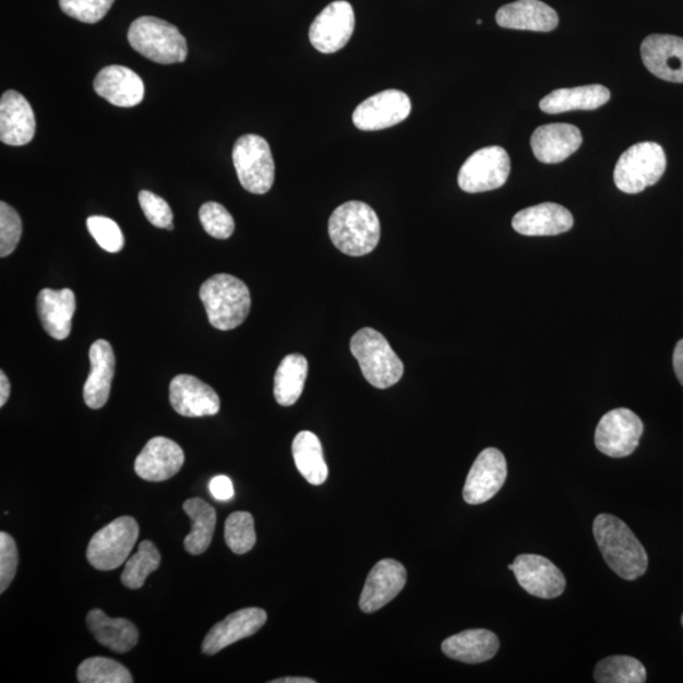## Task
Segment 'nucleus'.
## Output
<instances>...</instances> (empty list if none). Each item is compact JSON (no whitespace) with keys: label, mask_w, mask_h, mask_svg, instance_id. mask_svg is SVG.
Returning <instances> with one entry per match:
<instances>
[{"label":"nucleus","mask_w":683,"mask_h":683,"mask_svg":"<svg viewBox=\"0 0 683 683\" xmlns=\"http://www.w3.org/2000/svg\"><path fill=\"white\" fill-rule=\"evenodd\" d=\"M594 537L603 561L626 582L646 574L648 554L632 529L618 516L600 514L594 520Z\"/></svg>","instance_id":"f257e3e1"},{"label":"nucleus","mask_w":683,"mask_h":683,"mask_svg":"<svg viewBox=\"0 0 683 683\" xmlns=\"http://www.w3.org/2000/svg\"><path fill=\"white\" fill-rule=\"evenodd\" d=\"M331 241L345 255H369L380 241L378 214L363 202H347L333 212L328 221Z\"/></svg>","instance_id":"f03ea898"},{"label":"nucleus","mask_w":683,"mask_h":683,"mask_svg":"<svg viewBox=\"0 0 683 683\" xmlns=\"http://www.w3.org/2000/svg\"><path fill=\"white\" fill-rule=\"evenodd\" d=\"M201 300L214 328L230 331L245 321L251 309V293L242 280L217 274L203 283Z\"/></svg>","instance_id":"7ed1b4c3"},{"label":"nucleus","mask_w":683,"mask_h":683,"mask_svg":"<svg viewBox=\"0 0 683 683\" xmlns=\"http://www.w3.org/2000/svg\"><path fill=\"white\" fill-rule=\"evenodd\" d=\"M349 347L359 361L363 378L372 386L387 388L399 383L404 375V363L380 332L363 328L356 333Z\"/></svg>","instance_id":"20e7f679"},{"label":"nucleus","mask_w":683,"mask_h":683,"mask_svg":"<svg viewBox=\"0 0 683 683\" xmlns=\"http://www.w3.org/2000/svg\"><path fill=\"white\" fill-rule=\"evenodd\" d=\"M129 41L142 57L170 65L184 62L188 58V44L180 31L156 17H141L134 21L129 31Z\"/></svg>","instance_id":"39448f33"},{"label":"nucleus","mask_w":683,"mask_h":683,"mask_svg":"<svg viewBox=\"0 0 683 683\" xmlns=\"http://www.w3.org/2000/svg\"><path fill=\"white\" fill-rule=\"evenodd\" d=\"M666 166L661 146L655 142L637 143L619 158L614 170L615 185L626 194L642 193L661 180Z\"/></svg>","instance_id":"423d86ee"},{"label":"nucleus","mask_w":683,"mask_h":683,"mask_svg":"<svg viewBox=\"0 0 683 683\" xmlns=\"http://www.w3.org/2000/svg\"><path fill=\"white\" fill-rule=\"evenodd\" d=\"M238 180L252 194H266L275 181V163L265 139L244 134L235 143L232 153Z\"/></svg>","instance_id":"0eeeda50"},{"label":"nucleus","mask_w":683,"mask_h":683,"mask_svg":"<svg viewBox=\"0 0 683 683\" xmlns=\"http://www.w3.org/2000/svg\"><path fill=\"white\" fill-rule=\"evenodd\" d=\"M140 528L131 516H121L101 528L87 546L86 559L95 570L121 567L136 546Z\"/></svg>","instance_id":"6e6552de"},{"label":"nucleus","mask_w":683,"mask_h":683,"mask_svg":"<svg viewBox=\"0 0 683 683\" xmlns=\"http://www.w3.org/2000/svg\"><path fill=\"white\" fill-rule=\"evenodd\" d=\"M511 173V158L503 147L476 151L458 172V185L466 193H483L502 188Z\"/></svg>","instance_id":"1a4fd4ad"},{"label":"nucleus","mask_w":683,"mask_h":683,"mask_svg":"<svg viewBox=\"0 0 683 683\" xmlns=\"http://www.w3.org/2000/svg\"><path fill=\"white\" fill-rule=\"evenodd\" d=\"M645 426L630 409L607 412L595 431V444L601 454L613 458L631 456L637 450Z\"/></svg>","instance_id":"9d476101"},{"label":"nucleus","mask_w":683,"mask_h":683,"mask_svg":"<svg viewBox=\"0 0 683 683\" xmlns=\"http://www.w3.org/2000/svg\"><path fill=\"white\" fill-rule=\"evenodd\" d=\"M355 31V12L351 4L338 0L324 8L309 29V39L322 53H335L348 44Z\"/></svg>","instance_id":"9b49d317"},{"label":"nucleus","mask_w":683,"mask_h":683,"mask_svg":"<svg viewBox=\"0 0 683 683\" xmlns=\"http://www.w3.org/2000/svg\"><path fill=\"white\" fill-rule=\"evenodd\" d=\"M411 112V101L402 91L388 89L361 103L354 112V124L361 131H381L402 123Z\"/></svg>","instance_id":"f8f14e48"},{"label":"nucleus","mask_w":683,"mask_h":683,"mask_svg":"<svg viewBox=\"0 0 683 683\" xmlns=\"http://www.w3.org/2000/svg\"><path fill=\"white\" fill-rule=\"evenodd\" d=\"M519 585L531 597L555 599L566 590V577L554 563L542 555L520 554L513 563Z\"/></svg>","instance_id":"ddd939ff"},{"label":"nucleus","mask_w":683,"mask_h":683,"mask_svg":"<svg viewBox=\"0 0 683 683\" xmlns=\"http://www.w3.org/2000/svg\"><path fill=\"white\" fill-rule=\"evenodd\" d=\"M507 476L505 456L498 448H487L476 458L464 488L467 504L480 505L494 498Z\"/></svg>","instance_id":"4468645a"},{"label":"nucleus","mask_w":683,"mask_h":683,"mask_svg":"<svg viewBox=\"0 0 683 683\" xmlns=\"http://www.w3.org/2000/svg\"><path fill=\"white\" fill-rule=\"evenodd\" d=\"M407 570L400 562L386 559L376 563L369 574L360 598L363 613H375L393 601L407 584Z\"/></svg>","instance_id":"2eb2a0df"},{"label":"nucleus","mask_w":683,"mask_h":683,"mask_svg":"<svg viewBox=\"0 0 683 683\" xmlns=\"http://www.w3.org/2000/svg\"><path fill=\"white\" fill-rule=\"evenodd\" d=\"M185 463L184 451L177 442L156 436L147 442L134 463V471L142 480L163 482L173 478Z\"/></svg>","instance_id":"dca6fc26"},{"label":"nucleus","mask_w":683,"mask_h":683,"mask_svg":"<svg viewBox=\"0 0 683 683\" xmlns=\"http://www.w3.org/2000/svg\"><path fill=\"white\" fill-rule=\"evenodd\" d=\"M170 403L178 415L188 418L216 416L220 409L218 394L192 375H178L171 381Z\"/></svg>","instance_id":"f3484780"},{"label":"nucleus","mask_w":683,"mask_h":683,"mask_svg":"<svg viewBox=\"0 0 683 683\" xmlns=\"http://www.w3.org/2000/svg\"><path fill=\"white\" fill-rule=\"evenodd\" d=\"M267 621V613L260 608H245L228 615L225 621L214 625L204 638L202 650L206 656H214L238 640L256 634Z\"/></svg>","instance_id":"a211bd4d"},{"label":"nucleus","mask_w":683,"mask_h":683,"mask_svg":"<svg viewBox=\"0 0 683 683\" xmlns=\"http://www.w3.org/2000/svg\"><path fill=\"white\" fill-rule=\"evenodd\" d=\"M646 68L666 82L683 83V38L650 35L640 47Z\"/></svg>","instance_id":"6ab92c4d"},{"label":"nucleus","mask_w":683,"mask_h":683,"mask_svg":"<svg viewBox=\"0 0 683 683\" xmlns=\"http://www.w3.org/2000/svg\"><path fill=\"white\" fill-rule=\"evenodd\" d=\"M36 117L28 100L8 91L0 100V140L8 146H25L34 140Z\"/></svg>","instance_id":"aec40b11"},{"label":"nucleus","mask_w":683,"mask_h":683,"mask_svg":"<svg viewBox=\"0 0 683 683\" xmlns=\"http://www.w3.org/2000/svg\"><path fill=\"white\" fill-rule=\"evenodd\" d=\"M94 91L116 107L132 108L145 98V84L133 70L112 65L99 71Z\"/></svg>","instance_id":"412c9836"},{"label":"nucleus","mask_w":683,"mask_h":683,"mask_svg":"<svg viewBox=\"0 0 683 683\" xmlns=\"http://www.w3.org/2000/svg\"><path fill=\"white\" fill-rule=\"evenodd\" d=\"M583 134L576 125L547 124L539 127L531 136L535 156L543 164H560L582 146Z\"/></svg>","instance_id":"4be33fe9"},{"label":"nucleus","mask_w":683,"mask_h":683,"mask_svg":"<svg viewBox=\"0 0 683 683\" xmlns=\"http://www.w3.org/2000/svg\"><path fill=\"white\" fill-rule=\"evenodd\" d=\"M512 225L523 236H558L568 232L574 226V217L565 206L543 203L516 213Z\"/></svg>","instance_id":"5701e85b"},{"label":"nucleus","mask_w":683,"mask_h":683,"mask_svg":"<svg viewBox=\"0 0 683 683\" xmlns=\"http://www.w3.org/2000/svg\"><path fill=\"white\" fill-rule=\"evenodd\" d=\"M89 360L91 373L84 385V402L91 409H100L109 399L116 371V357L109 342H94Z\"/></svg>","instance_id":"b1692460"},{"label":"nucleus","mask_w":683,"mask_h":683,"mask_svg":"<svg viewBox=\"0 0 683 683\" xmlns=\"http://www.w3.org/2000/svg\"><path fill=\"white\" fill-rule=\"evenodd\" d=\"M76 299L73 290L44 289L37 298V313L47 335L63 340L70 336Z\"/></svg>","instance_id":"393cba45"},{"label":"nucleus","mask_w":683,"mask_h":683,"mask_svg":"<svg viewBox=\"0 0 683 683\" xmlns=\"http://www.w3.org/2000/svg\"><path fill=\"white\" fill-rule=\"evenodd\" d=\"M496 22L503 28L551 32L559 26V14L539 0H518L500 8Z\"/></svg>","instance_id":"a878e982"},{"label":"nucleus","mask_w":683,"mask_h":683,"mask_svg":"<svg viewBox=\"0 0 683 683\" xmlns=\"http://www.w3.org/2000/svg\"><path fill=\"white\" fill-rule=\"evenodd\" d=\"M500 647L495 633L487 630H470L447 638L442 643L443 654L455 661L478 664L490 661Z\"/></svg>","instance_id":"bb28decb"},{"label":"nucleus","mask_w":683,"mask_h":683,"mask_svg":"<svg viewBox=\"0 0 683 683\" xmlns=\"http://www.w3.org/2000/svg\"><path fill=\"white\" fill-rule=\"evenodd\" d=\"M86 624L94 638L116 654L130 652L137 646L139 630L127 619L109 618L105 611L94 609L87 614Z\"/></svg>","instance_id":"cd10ccee"},{"label":"nucleus","mask_w":683,"mask_h":683,"mask_svg":"<svg viewBox=\"0 0 683 683\" xmlns=\"http://www.w3.org/2000/svg\"><path fill=\"white\" fill-rule=\"evenodd\" d=\"M610 92L602 85H587L574 89H559L539 103V107L547 115H560L571 110H594L607 105Z\"/></svg>","instance_id":"c85d7f7f"},{"label":"nucleus","mask_w":683,"mask_h":683,"mask_svg":"<svg viewBox=\"0 0 683 683\" xmlns=\"http://www.w3.org/2000/svg\"><path fill=\"white\" fill-rule=\"evenodd\" d=\"M292 457L298 471L315 487L324 483L328 478V466L323 456L322 443L317 436L309 431L297 434L292 442Z\"/></svg>","instance_id":"c756f323"},{"label":"nucleus","mask_w":683,"mask_h":683,"mask_svg":"<svg viewBox=\"0 0 683 683\" xmlns=\"http://www.w3.org/2000/svg\"><path fill=\"white\" fill-rule=\"evenodd\" d=\"M184 512L192 520V530L185 538L184 547L188 553L197 555L208 550L214 530H216L217 513L203 499H189L184 503Z\"/></svg>","instance_id":"7c9ffc66"},{"label":"nucleus","mask_w":683,"mask_h":683,"mask_svg":"<svg viewBox=\"0 0 683 683\" xmlns=\"http://www.w3.org/2000/svg\"><path fill=\"white\" fill-rule=\"evenodd\" d=\"M308 376V361L303 355L291 354L286 356L275 373L274 394L277 403L283 407H291L301 394Z\"/></svg>","instance_id":"2f4dec72"},{"label":"nucleus","mask_w":683,"mask_h":683,"mask_svg":"<svg viewBox=\"0 0 683 683\" xmlns=\"http://www.w3.org/2000/svg\"><path fill=\"white\" fill-rule=\"evenodd\" d=\"M594 679L599 683H643L647 680V671L637 658L611 656L595 667Z\"/></svg>","instance_id":"473e14b6"},{"label":"nucleus","mask_w":683,"mask_h":683,"mask_svg":"<svg viewBox=\"0 0 683 683\" xmlns=\"http://www.w3.org/2000/svg\"><path fill=\"white\" fill-rule=\"evenodd\" d=\"M160 563L161 555L156 546L149 541L142 542L137 553L125 563L121 577L122 584L127 589H141L147 577L160 567Z\"/></svg>","instance_id":"72a5a7b5"},{"label":"nucleus","mask_w":683,"mask_h":683,"mask_svg":"<svg viewBox=\"0 0 683 683\" xmlns=\"http://www.w3.org/2000/svg\"><path fill=\"white\" fill-rule=\"evenodd\" d=\"M81 683H132L133 678L125 667L105 657L87 658L77 669Z\"/></svg>","instance_id":"f704fd0d"},{"label":"nucleus","mask_w":683,"mask_h":683,"mask_svg":"<svg viewBox=\"0 0 683 683\" xmlns=\"http://www.w3.org/2000/svg\"><path fill=\"white\" fill-rule=\"evenodd\" d=\"M225 538L229 550L236 554H244L256 544L255 522L245 512L230 514L226 520Z\"/></svg>","instance_id":"c9c22d12"},{"label":"nucleus","mask_w":683,"mask_h":683,"mask_svg":"<svg viewBox=\"0 0 683 683\" xmlns=\"http://www.w3.org/2000/svg\"><path fill=\"white\" fill-rule=\"evenodd\" d=\"M201 224L206 233L218 240H227L235 232V220L224 205L208 202L200 211Z\"/></svg>","instance_id":"e433bc0d"},{"label":"nucleus","mask_w":683,"mask_h":683,"mask_svg":"<svg viewBox=\"0 0 683 683\" xmlns=\"http://www.w3.org/2000/svg\"><path fill=\"white\" fill-rule=\"evenodd\" d=\"M59 3L69 17L94 25L106 17L115 0H59Z\"/></svg>","instance_id":"4c0bfd02"},{"label":"nucleus","mask_w":683,"mask_h":683,"mask_svg":"<svg viewBox=\"0 0 683 683\" xmlns=\"http://www.w3.org/2000/svg\"><path fill=\"white\" fill-rule=\"evenodd\" d=\"M87 229L103 250L117 253L124 248V236L115 220L94 216L86 220Z\"/></svg>","instance_id":"58836bf2"},{"label":"nucleus","mask_w":683,"mask_h":683,"mask_svg":"<svg viewBox=\"0 0 683 683\" xmlns=\"http://www.w3.org/2000/svg\"><path fill=\"white\" fill-rule=\"evenodd\" d=\"M22 230V219L17 211L5 202L0 203V256H10L17 249Z\"/></svg>","instance_id":"ea45409f"},{"label":"nucleus","mask_w":683,"mask_h":683,"mask_svg":"<svg viewBox=\"0 0 683 683\" xmlns=\"http://www.w3.org/2000/svg\"><path fill=\"white\" fill-rule=\"evenodd\" d=\"M139 201L151 225L157 228L173 229L172 211L170 205L166 203L163 197L148 192V190H142L139 194Z\"/></svg>","instance_id":"a19ab883"},{"label":"nucleus","mask_w":683,"mask_h":683,"mask_svg":"<svg viewBox=\"0 0 683 683\" xmlns=\"http://www.w3.org/2000/svg\"><path fill=\"white\" fill-rule=\"evenodd\" d=\"M19 567V550L14 539L2 531L0 534V592H5L13 583Z\"/></svg>","instance_id":"79ce46f5"},{"label":"nucleus","mask_w":683,"mask_h":683,"mask_svg":"<svg viewBox=\"0 0 683 683\" xmlns=\"http://www.w3.org/2000/svg\"><path fill=\"white\" fill-rule=\"evenodd\" d=\"M209 491L213 498L220 500V502H228V500L235 496L233 483L225 475H219L212 479Z\"/></svg>","instance_id":"37998d69"},{"label":"nucleus","mask_w":683,"mask_h":683,"mask_svg":"<svg viewBox=\"0 0 683 683\" xmlns=\"http://www.w3.org/2000/svg\"><path fill=\"white\" fill-rule=\"evenodd\" d=\"M673 369L681 385L683 386V339L678 342L676 348H674Z\"/></svg>","instance_id":"c03bdc74"},{"label":"nucleus","mask_w":683,"mask_h":683,"mask_svg":"<svg viewBox=\"0 0 683 683\" xmlns=\"http://www.w3.org/2000/svg\"><path fill=\"white\" fill-rule=\"evenodd\" d=\"M11 395V383L5 373L0 372V407H4Z\"/></svg>","instance_id":"a18cd8bd"},{"label":"nucleus","mask_w":683,"mask_h":683,"mask_svg":"<svg viewBox=\"0 0 683 683\" xmlns=\"http://www.w3.org/2000/svg\"><path fill=\"white\" fill-rule=\"evenodd\" d=\"M272 683H315V681L307 678H284L274 680Z\"/></svg>","instance_id":"49530a36"},{"label":"nucleus","mask_w":683,"mask_h":683,"mask_svg":"<svg viewBox=\"0 0 683 683\" xmlns=\"http://www.w3.org/2000/svg\"><path fill=\"white\" fill-rule=\"evenodd\" d=\"M682 625H683V615H682Z\"/></svg>","instance_id":"de8ad7c7"}]
</instances>
